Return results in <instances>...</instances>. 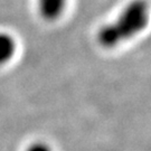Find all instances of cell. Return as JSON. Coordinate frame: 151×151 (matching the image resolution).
<instances>
[{"instance_id":"1","label":"cell","mask_w":151,"mask_h":151,"mask_svg":"<svg viewBox=\"0 0 151 151\" xmlns=\"http://www.w3.org/2000/svg\"><path fill=\"white\" fill-rule=\"evenodd\" d=\"M149 22V4L147 0H132L113 22L97 32V43L105 49L118 47L140 34Z\"/></svg>"},{"instance_id":"2","label":"cell","mask_w":151,"mask_h":151,"mask_svg":"<svg viewBox=\"0 0 151 151\" xmlns=\"http://www.w3.org/2000/svg\"><path fill=\"white\" fill-rule=\"evenodd\" d=\"M67 0H37L40 17L47 22H55L65 10Z\"/></svg>"},{"instance_id":"3","label":"cell","mask_w":151,"mask_h":151,"mask_svg":"<svg viewBox=\"0 0 151 151\" xmlns=\"http://www.w3.org/2000/svg\"><path fill=\"white\" fill-rule=\"evenodd\" d=\"M17 44L10 34L0 32V67L8 64L16 54Z\"/></svg>"},{"instance_id":"4","label":"cell","mask_w":151,"mask_h":151,"mask_svg":"<svg viewBox=\"0 0 151 151\" xmlns=\"http://www.w3.org/2000/svg\"><path fill=\"white\" fill-rule=\"evenodd\" d=\"M26 151H53V150H52V148L47 143L38 141V142H34L32 145H30L27 148Z\"/></svg>"}]
</instances>
